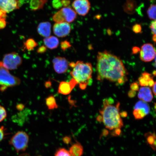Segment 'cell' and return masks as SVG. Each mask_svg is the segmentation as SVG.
<instances>
[{"label":"cell","mask_w":156,"mask_h":156,"mask_svg":"<svg viewBox=\"0 0 156 156\" xmlns=\"http://www.w3.org/2000/svg\"><path fill=\"white\" fill-rule=\"evenodd\" d=\"M23 60L20 55L16 52L5 55L2 63L5 67L9 70L17 69L22 63Z\"/></svg>","instance_id":"7"},{"label":"cell","mask_w":156,"mask_h":156,"mask_svg":"<svg viewBox=\"0 0 156 156\" xmlns=\"http://www.w3.org/2000/svg\"><path fill=\"white\" fill-rule=\"evenodd\" d=\"M51 86V83L50 81L46 82L45 83V87L47 88Z\"/></svg>","instance_id":"40"},{"label":"cell","mask_w":156,"mask_h":156,"mask_svg":"<svg viewBox=\"0 0 156 156\" xmlns=\"http://www.w3.org/2000/svg\"><path fill=\"white\" fill-rule=\"evenodd\" d=\"M77 13L71 7L62 8L52 16V20L55 23L73 22L77 18Z\"/></svg>","instance_id":"5"},{"label":"cell","mask_w":156,"mask_h":156,"mask_svg":"<svg viewBox=\"0 0 156 156\" xmlns=\"http://www.w3.org/2000/svg\"><path fill=\"white\" fill-rule=\"evenodd\" d=\"M20 5L19 0H0V9L7 13L19 9Z\"/></svg>","instance_id":"13"},{"label":"cell","mask_w":156,"mask_h":156,"mask_svg":"<svg viewBox=\"0 0 156 156\" xmlns=\"http://www.w3.org/2000/svg\"><path fill=\"white\" fill-rule=\"evenodd\" d=\"M151 108L147 103L140 100L136 102L134 107L133 115L136 120H140L147 115Z\"/></svg>","instance_id":"9"},{"label":"cell","mask_w":156,"mask_h":156,"mask_svg":"<svg viewBox=\"0 0 156 156\" xmlns=\"http://www.w3.org/2000/svg\"><path fill=\"white\" fill-rule=\"evenodd\" d=\"M153 79V77L151 74L144 72L138 79L139 84L142 87H148L150 81Z\"/></svg>","instance_id":"19"},{"label":"cell","mask_w":156,"mask_h":156,"mask_svg":"<svg viewBox=\"0 0 156 156\" xmlns=\"http://www.w3.org/2000/svg\"><path fill=\"white\" fill-rule=\"evenodd\" d=\"M5 129L3 126L0 127V141H2L5 135Z\"/></svg>","instance_id":"30"},{"label":"cell","mask_w":156,"mask_h":156,"mask_svg":"<svg viewBox=\"0 0 156 156\" xmlns=\"http://www.w3.org/2000/svg\"><path fill=\"white\" fill-rule=\"evenodd\" d=\"M46 103L48 108L50 110L57 108L58 106L56 99L54 95H50L46 99Z\"/></svg>","instance_id":"20"},{"label":"cell","mask_w":156,"mask_h":156,"mask_svg":"<svg viewBox=\"0 0 156 156\" xmlns=\"http://www.w3.org/2000/svg\"><path fill=\"white\" fill-rule=\"evenodd\" d=\"M156 56V51L153 45L149 43L144 44L140 50V57L142 61L151 62Z\"/></svg>","instance_id":"8"},{"label":"cell","mask_w":156,"mask_h":156,"mask_svg":"<svg viewBox=\"0 0 156 156\" xmlns=\"http://www.w3.org/2000/svg\"><path fill=\"white\" fill-rule=\"evenodd\" d=\"M61 2L64 7H68L70 5V1L69 0H61Z\"/></svg>","instance_id":"34"},{"label":"cell","mask_w":156,"mask_h":156,"mask_svg":"<svg viewBox=\"0 0 156 156\" xmlns=\"http://www.w3.org/2000/svg\"><path fill=\"white\" fill-rule=\"evenodd\" d=\"M29 137L26 132L19 131L11 138L9 144L17 152L24 151L28 147Z\"/></svg>","instance_id":"6"},{"label":"cell","mask_w":156,"mask_h":156,"mask_svg":"<svg viewBox=\"0 0 156 156\" xmlns=\"http://www.w3.org/2000/svg\"><path fill=\"white\" fill-rule=\"evenodd\" d=\"M52 6L55 9H60L62 6L61 0H53L52 2Z\"/></svg>","instance_id":"28"},{"label":"cell","mask_w":156,"mask_h":156,"mask_svg":"<svg viewBox=\"0 0 156 156\" xmlns=\"http://www.w3.org/2000/svg\"><path fill=\"white\" fill-rule=\"evenodd\" d=\"M69 23L66 22L55 23L53 27V32L56 37L63 38L67 36L71 32Z\"/></svg>","instance_id":"12"},{"label":"cell","mask_w":156,"mask_h":156,"mask_svg":"<svg viewBox=\"0 0 156 156\" xmlns=\"http://www.w3.org/2000/svg\"><path fill=\"white\" fill-rule=\"evenodd\" d=\"M47 48L45 46H42L39 47L37 50V52L39 54H43L46 52Z\"/></svg>","instance_id":"32"},{"label":"cell","mask_w":156,"mask_h":156,"mask_svg":"<svg viewBox=\"0 0 156 156\" xmlns=\"http://www.w3.org/2000/svg\"><path fill=\"white\" fill-rule=\"evenodd\" d=\"M7 17V13L3 10L0 9V18L5 19Z\"/></svg>","instance_id":"35"},{"label":"cell","mask_w":156,"mask_h":156,"mask_svg":"<svg viewBox=\"0 0 156 156\" xmlns=\"http://www.w3.org/2000/svg\"><path fill=\"white\" fill-rule=\"evenodd\" d=\"M147 13L149 18L153 20H156V5H152L148 8Z\"/></svg>","instance_id":"23"},{"label":"cell","mask_w":156,"mask_h":156,"mask_svg":"<svg viewBox=\"0 0 156 156\" xmlns=\"http://www.w3.org/2000/svg\"><path fill=\"white\" fill-rule=\"evenodd\" d=\"M120 116L122 117H126L127 116V113L126 112H122V113H120Z\"/></svg>","instance_id":"39"},{"label":"cell","mask_w":156,"mask_h":156,"mask_svg":"<svg viewBox=\"0 0 156 156\" xmlns=\"http://www.w3.org/2000/svg\"><path fill=\"white\" fill-rule=\"evenodd\" d=\"M138 97L140 100L145 102H151L153 98V93L149 87H142L138 90Z\"/></svg>","instance_id":"15"},{"label":"cell","mask_w":156,"mask_h":156,"mask_svg":"<svg viewBox=\"0 0 156 156\" xmlns=\"http://www.w3.org/2000/svg\"><path fill=\"white\" fill-rule=\"evenodd\" d=\"M77 84V81L73 78L69 82L62 81L58 86V93L64 95L69 94Z\"/></svg>","instance_id":"14"},{"label":"cell","mask_w":156,"mask_h":156,"mask_svg":"<svg viewBox=\"0 0 156 156\" xmlns=\"http://www.w3.org/2000/svg\"><path fill=\"white\" fill-rule=\"evenodd\" d=\"M120 106L119 102L114 104L111 99H105L102 108L99 111L100 115L97 118L98 121L102 122L107 129L114 130L115 135H119L124 126L120 115Z\"/></svg>","instance_id":"2"},{"label":"cell","mask_w":156,"mask_h":156,"mask_svg":"<svg viewBox=\"0 0 156 156\" xmlns=\"http://www.w3.org/2000/svg\"><path fill=\"white\" fill-rule=\"evenodd\" d=\"M52 63L55 71L59 74L66 73L69 66L68 60L61 56L54 58L52 60Z\"/></svg>","instance_id":"11"},{"label":"cell","mask_w":156,"mask_h":156,"mask_svg":"<svg viewBox=\"0 0 156 156\" xmlns=\"http://www.w3.org/2000/svg\"><path fill=\"white\" fill-rule=\"evenodd\" d=\"M152 34H153V40L156 42V20L152 21L150 26Z\"/></svg>","instance_id":"25"},{"label":"cell","mask_w":156,"mask_h":156,"mask_svg":"<svg viewBox=\"0 0 156 156\" xmlns=\"http://www.w3.org/2000/svg\"><path fill=\"white\" fill-rule=\"evenodd\" d=\"M71 45L69 42L67 40H65L62 41L61 43V48L63 51L70 48L71 47Z\"/></svg>","instance_id":"27"},{"label":"cell","mask_w":156,"mask_h":156,"mask_svg":"<svg viewBox=\"0 0 156 156\" xmlns=\"http://www.w3.org/2000/svg\"><path fill=\"white\" fill-rule=\"evenodd\" d=\"M69 152L71 156H82L83 153V147L79 142H77L70 147Z\"/></svg>","instance_id":"18"},{"label":"cell","mask_w":156,"mask_h":156,"mask_svg":"<svg viewBox=\"0 0 156 156\" xmlns=\"http://www.w3.org/2000/svg\"><path fill=\"white\" fill-rule=\"evenodd\" d=\"M7 113L5 108L0 105V122H2L6 118Z\"/></svg>","instance_id":"26"},{"label":"cell","mask_w":156,"mask_h":156,"mask_svg":"<svg viewBox=\"0 0 156 156\" xmlns=\"http://www.w3.org/2000/svg\"><path fill=\"white\" fill-rule=\"evenodd\" d=\"M155 67H156V57L155 58Z\"/></svg>","instance_id":"41"},{"label":"cell","mask_w":156,"mask_h":156,"mask_svg":"<svg viewBox=\"0 0 156 156\" xmlns=\"http://www.w3.org/2000/svg\"><path fill=\"white\" fill-rule=\"evenodd\" d=\"M153 91L154 94L156 96V81L155 82L154 84L153 87Z\"/></svg>","instance_id":"37"},{"label":"cell","mask_w":156,"mask_h":156,"mask_svg":"<svg viewBox=\"0 0 156 156\" xmlns=\"http://www.w3.org/2000/svg\"><path fill=\"white\" fill-rule=\"evenodd\" d=\"M20 80L12 75L9 70L0 61V87L3 91L7 88L17 86L20 84Z\"/></svg>","instance_id":"4"},{"label":"cell","mask_w":156,"mask_h":156,"mask_svg":"<svg viewBox=\"0 0 156 156\" xmlns=\"http://www.w3.org/2000/svg\"><path fill=\"white\" fill-rule=\"evenodd\" d=\"M72 5L77 14L83 16L88 14L91 8L89 0H75Z\"/></svg>","instance_id":"10"},{"label":"cell","mask_w":156,"mask_h":156,"mask_svg":"<svg viewBox=\"0 0 156 156\" xmlns=\"http://www.w3.org/2000/svg\"><path fill=\"white\" fill-rule=\"evenodd\" d=\"M38 44L33 38H29L24 43V46L28 51H31L38 46Z\"/></svg>","instance_id":"22"},{"label":"cell","mask_w":156,"mask_h":156,"mask_svg":"<svg viewBox=\"0 0 156 156\" xmlns=\"http://www.w3.org/2000/svg\"><path fill=\"white\" fill-rule=\"evenodd\" d=\"M97 79L122 85L128 81V73L122 60L111 52H99L97 55Z\"/></svg>","instance_id":"1"},{"label":"cell","mask_w":156,"mask_h":156,"mask_svg":"<svg viewBox=\"0 0 156 156\" xmlns=\"http://www.w3.org/2000/svg\"><path fill=\"white\" fill-rule=\"evenodd\" d=\"M139 84L137 83H132L130 86V89L131 90L134 91H138L139 89Z\"/></svg>","instance_id":"29"},{"label":"cell","mask_w":156,"mask_h":156,"mask_svg":"<svg viewBox=\"0 0 156 156\" xmlns=\"http://www.w3.org/2000/svg\"><path fill=\"white\" fill-rule=\"evenodd\" d=\"M136 93V91L131 90L128 93V96L130 98L134 97L135 96Z\"/></svg>","instance_id":"36"},{"label":"cell","mask_w":156,"mask_h":156,"mask_svg":"<svg viewBox=\"0 0 156 156\" xmlns=\"http://www.w3.org/2000/svg\"><path fill=\"white\" fill-rule=\"evenodd\" d=\"M45 46L50 50L57 48L59 45V40L56 36H50L44 39Z\"/></svg>","instance_id":"17"},{"label":"cell","mask_w":156,"mask_h":156,"mask_svg":"<svg viewBox=\"0 0 156 156\" xmlns=\"http://www.w3.org/2000/svg\"><path fill=\"white\" fill-rule=\"evenodd\" d=\"M70 140V138L69 137L66 136V137H64V142H65L66 144H68V143H69Z\"/></svg>","instance_id":"38"},{"label":"cell","mask_w":156,"mask_h":156,"mask_svg":"<svg viewBox=\"0 0 156 156\" xmlns=\"http://www.w3.org/2000/svg\"><path fill=\"white\" fill-rule=\"evenodd\" d=\"M133 30L136 33H139L141 30V27L139 25L136 24L133 26Z\"/></svg>","instance_id":"33"},{"label":"cell","mask_w":156,"mask_h":156,"mask_svg":"<svg viewBox=\"0 0 156 156\" xmlns=\"http://www.w3.org/2000/svg\"><path fill=\"white\" fill-rule=\"evenodd\" d=\"M51 25L50 23L45 21L39 24L37 28L38 34L44 38L50 36L51 34Z\"/></svg>","instance_id":"16"},{"label":"cell","mask_w":156,"mask_h":156,"mask_svg":"<svg viewBox=\"0 0 156 156\" xmlns=\"http://www.w3.org/2000/svg\"><path fill=\"white\" fill-rule=\"evenodd\" d=\"M7 22L5 19L0 18V29L5 28Z\"/></svg>","instance_id":"31"},{"label":"cell","mask_w":156,"mask_h":156,"mask_svg":"<svg viewBox=\"0 0 156 156\" xmlns=\"http://www.w3.org/2000/svg\"><path fill=\"white\" fill-rule=\"evenodd\" d=\"M69 66L72 68L70 75L79 84L80 89L85 90L92 80L93 71L91 63L78 61L70 63Z\"/></svg>","instance_id":"3"},{"label":"cell","mask_w":156,"mask_h":156,"mask_svg":"<svg viewBox=\"0 0 156 156\" xmlns=\"http://www.w3.org/2000/svg\"><path fill=\"white\" fill-rule=\"evenodd\" d=\"M46 2V0H31L30 2V9L34 11L42 9Z\"/></svg>","instance_id":"21"},{"label":"cell","mask_w":156,"mask_h":156,"mask_svg":"<svg viewBox=\"0 0 156 156\" xmlns=\"http://www.w3.org/2000/svg\"><path fill=\"white\" fill-rule=\"evenodd\" d=\"M54 156H71L69 151L64 148L58 149L55 153Z\"/></svg>","instance_id":"24"}]
</instances>
